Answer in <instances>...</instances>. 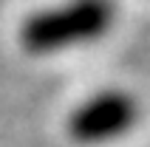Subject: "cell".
<instances>
[{
    "mask_svg": "<svg viewBox=\"0 0 150 147\" xmlns=\"http://www.w3.org/2000/svg\"><path fill=\"white\" fill-rule=\"evenodd\" d=\"M113 23V0H59L25 14L17 28V42L31 57H51L93 45Z\"/></svg>",
    "mask_w": 150,
    "mask_h": 147,
    "instance_id": "cell-1",
    "label": "cell"
},
{
    "mask_svg": "<svg viewBox=\"0 0 150 147\" xmlns=\"http://www.w3.org/2000/svg\"><path fill=\"white\" fill-rule=\"evenodd\" d=\"M139 122V102L127 90H96L68 113L65 130L71 141L99 147L125 139Z\"/></svg>",
    "mask_w": 150,
    "mask_h": 147,
    "instance_id": "cell-2",
    "label": "cell"
}]
</instances>
